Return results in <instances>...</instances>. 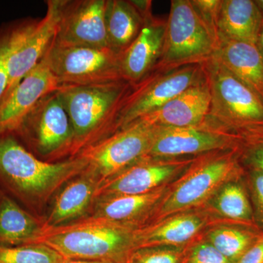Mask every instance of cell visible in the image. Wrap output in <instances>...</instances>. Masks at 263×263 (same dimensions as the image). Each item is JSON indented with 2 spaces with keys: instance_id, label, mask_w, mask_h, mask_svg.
I'll return each mask as SVG.
<instances>
[{
  "instance_id": "cell-1",
  "label": "cell",
  "mask_w": 263,
  "mask_h": 263,
  "mask_svg": "<svg viewBox=\"0 0 263 263\" xmlns=\"http://www.w3.org/2000/svg\"><path fill=\"white\" fill-rule=\"evenodd\" d=\"M85 167L79 157L47 162L33 155L14 136L0 138V190L31 209H39Z\"/></svg>"
},
{
  "instance_id": "cell-2",
  "label": "cell",
  "mask_w": 263,
  "mask_h": 263,
  "mask_svg": "<svg viewBox=\"0 0 263 263\" xmlns=\"http://www.w3.org/2000/svg\"><path fill=\"white\" fill-rule=\"evenodd\" d=\"M136 230L88 215L62 226H43L33 245L47 246L65 259L126 263L135 250Z\"/></svg>"
},
{
  "instance_id": "cell-3",
  "label": "cell",
  "mask_w": 263,
  "mask_h": 263,
  "mask_svg": "<svg viewBox=\"0 0 263 263\" xmlns=\"http://www.w3.org/2000/svg\"><path fill=\"white\" fill-rule=\"evenodd\" d=\"M135 84L124 80L59 90L73 131L70 159L117 131L119 115Z\"/></svg>"
},
{
  "instance_id": "cell-4",
  "label": "cell",
  "mask_w": 263,
  "mask_h": 263,
  "mask_svg": "<svg viewBox=\"0 0 263 263\" xmlns=\"http://www.w3.org/2000/svg\"><path fill=\"white\" fill-rule=\"evenodd\" d=\"M238 148L197 156L190 167L167 186L148 224L176 213L203 207L224 183L243 177L245 168Z\"/></svg>"
},
{
  "instance_id": "cell-5",
  "label": "cell",
  "mask_w": 263,
  "mask_h": 263,
  "mask_svg": "<svg viewBox=\"0 0 263 263\" xmlns=\"http://www.w3.org/2000/svg\"><path fill=\"white\" fill-rule=\"evenodd\" d=\"M203 65L212 94L207 122L242 137L263 131L260 97L214 59Z\"/></svg>"
},
{
  "instance_id": "cell-6",
  "label": "cell",
  "mask_w": 263,
  "mask_h": 263,
  "mask_svg": "<svg viewBox=\"0 0 263 263\" xmlns=\"http://www.w3.org/2000/svg\"><path fill=\"white\" fill-rule=\"evenodd\" d=\"M219 44L191 0H172L162 54L153 71L204 63L212 58Z\"/></svg>"
},
{
  "instance_id": "cell-7",
  "label": "cell",
  "mask_w": 263,
  "mask_h": 263,
  "mask_svg": "<svg viewBox=\"0 0 263 263\" xmlns=\"http://www.w3.org/2000/svg\"><path fill=\"white\" fill-rule=\"evenodd\" d=\"M14 136L41 160L54 162L70 159L73 131L59 90L35 104Z\"/></svg>"
},
{
  "instance_id": "cell-8",
  "label": "cell",
  "mask_w": 263,
  "mask_h": 263,
  "mask_svg": "<svg viewBox=\"0 0 263 263\" xmlns=\"http://www.w3.org/2000/svg\"><path fill=\"white\" fill-rule=\"evenodd\" d=\"M158 127L134 122L119 129L76 157L84 161V171L99 183L148 156Z\"/></svg>"
},
{
  "instance_id": "cell-9",
  "label": "cell",
  "mask_w": 263,
  "mask_h": 263,
  "mask_svg": "<svg viewBox=\"0 0 263 263\" xmlns=\"http://www.w3.org/2000/svg\"><path fill=\"white\" fill-rule=\"evenodd\" d=\"M121 56L110 48L62 46L52 43L44 58L61 86H89L124 80Z\"/></svg>"
},
{
  "instance_id": "cell-10",
  "label": "cell",
  "mask_w": 263,
  "mask_h": 263,
  "mask_svg": "<svg viewBox=\"0 0 263 263\" xmlns=\"http://www.w3.org/2000/svg\"><path fill=\"white\" fill-rule=\"evenodd\" d=\"M62 3L63 0H48L47 11L42 19L27 21L8 30L9 81L4 98L46 55L56 35Z\"/></svg>"
},
{
  "instance_id": "cell-11",
  "label": "cell",
  "mask_w": 263,
  "mask_h": 263,
  "mask_svg": "<svg viewBox=\"0 0 263 263\" xmlns=\"http://www.w3.org/2000/svg\"><path fill=\"white\" fill-rule=\"evenodd\" d=\"M205 77L203 63L151 72L135 84L128 95L119 115L117 131L160 108Z\"/></svg>"
},
{
  "instance_id": "cell-12",
  "label": "cell",
  "mask_w": 263,
  "mask_h": 263,
  "mask_svg": "<svg viewBox=\"0 0 263 263\" xmlns=\"http://www.w3.org/2000/svg\"><path fill=\"white\" fill-rule=\"evenodd\" d=\"M195 157H143L99 183L95 200L121 195H142L168 186L190 167Z\"/></svg>"
},
{
  "instance_id": "cell-13",
  "label": "cell",
  "mask_w": 263,
  "mask_h": 263,
  "mask_svg": "<svg viewBox=\"0 0 263 263\" xmlns=\"http://www.w3.org/2000/svg\"><path fill=\"white\" fill-rule=\"evenodd\" d=\"M243 137L206 123L183 128H159L147 157H192L240 146Z\"/></svg>"
},
{
  "instance_id": "cell-14",
  "label": "cell",
  "mask_w": 263,
  "mask_h": 263,
  "mask_svg": "<svg viewBox=\"0 0 263 263\" xmlns=\"http://www.w3.org/2000/svg\"><path fill=\"white\" fill-rule=\"evenodd\" d=\"M205 207L176 213L138 228L135 249L143 247L187 248L203 238L211 227L223 222Z\"/></svg>"
},
{
  "instance_id": "cell-15",
  "label": "cell",
  "mask_w": 263,
  "mask_h": 263,
  "mask_svg": "<svg viewBox=\"0 0 263 263\" xmlns=\"http://www.w3.org/2000/svg\"><path fill=\"white\" fill-rule=\"evenodd\" d=\"M107 3L108 0H63L53 43L109 48L105 23Z\"/></svg>"
},
{
  "instance_id": "cell-16",
  "label": "cell",
  "mask_w": 263,
  "mask_h": 263,
  "mask_svg": "<svg viewBox=\"0 0 263 263\" xmlns=\"http://www.w3.org/2000/svg\"><path fill=\"white\" fill-rule=\"evenodd\" d=\"M61 88L43 57L0 103V138L14 136L35 104L45 95Z\"/></svg>"
},
{
  "instance_id": "cell-17",
  "label": "cell",
  "mask_w": 263,
  "mask_h": 263,
  "mask_svg": "<svg viewBox=\"0 0 263 263\" xmlns=\"http://www.w3.org/2000/svg\"><path fill=\"white\" fill-rule=\"evenodd\" d=\"M211 106L212 94L205 77V80L135 122L159 128L199 127L206 124Z\"/></svg>"
},
{
  "instance_id": "cell-18",
  "label": "cell",
  "mask_w": 263,
  "mask_h": 263,
  "mask_svg": "<svg viewBox=\"0 0 263 263\" xmlns=\"http://www.w3.org/2000/svg\"><path fill=\"white\" fill-rule=\"evenodd\" d=\"M165 29L166 21L153 15L146 19L138 37L121 56L124 81L138 84L153 71L162 54Z\"/></svg>"
},
{
  "instance_id": "cell-19",
  "label": "cell",
  "mask_w": 263,
  "mask_h": 263,
  "mask_svg": "<svg viewBox=\"0 0 263 263\" xmlns=\"http://www.w3.org/2000/svg\"><path fill=\"white\" fill-rule=\"evenodd\" d=\"M168 186L142 195L98 199L95 200L89 215L104 218L138 229L149 223Z\"/></svg>"
},
{
  "instance_id": "cell-20",
  "label": "cell",
  "mask_w": 263,
  "mask_h": 263,
  "mask_svg": "<svg viewBox=\"0 0 263 263\" xmlns=\"http://www.w3.org/2000/svg\"><path fill=\"white\" fill-rule=\"evenodd\" d=\"M98 180L84 172L57 193L43 227L62 226L89 215L95 202Z\"/></svg>"
},
{
  "instance_id": "cell-21",
  "label": "cell",
  "mask_w": 263,
  "mask_h": 263,
  "mask_svg": "<svg viewBox=\"0 0 263 263\" xmlns=\"http://www.w3.org/2000/svg\"><path fill=\"white\" fill-rule=\"evenodd\" d=\"M212 58L243 81L263 100V58L255 45L220 41Z\"/></svg>"
},
{
  "instance_id": "cell-22",
  "label": "cell",
  "mask_w": 263,
  "mask_h": 263,
  "mask_svg": "<svg viewBox=\"0 0 263 263\" xmlns=\"http://www.w3.org/2000/svg\"><path fill=\"white\" fill-rule=\"evenodd\" d=\"M262 19L254 0H222L217 24L219 41L255 45Z\"/></svg>"
},
{
  "instance_id": "cell-23",
  "label": "cell",
  "mask_w": 263,
  "mask_h": 263,
  "mask_svg": "<svg viewBox=\"0 0 263 263\" xmlns=\"http://www.w3.org/2000/svg\"><path fill=\"white\" fill-rule=\"evenodd\" d=\"M43 226V219L33 215L0 190V245H32Z\"/></svg>"
},
{
  "instance_id": "cell-24",
  "label": "cell",
  "mask_w": 263,
  "mask_h": 263,
  "mask_svg": "<svg viewBox=\"0 0 263 263\" xmlns=\"http://www.w3.org/2000/svg\"><path fill=\"white\" fill-rule=\"evenodd\" d=\"M151 15L142 13L133 0H108L105 23L109 48L122 54L134 42Z\"/></svg>"
},
{
  "instance_id": "cell-25",
  "label": "cell",
  "mask_w": 263,
  "mask_h": 263,
  "mask_svg": "<svg viewBox=\"0 0 263 263\" xmlns=\"http://www.w3.org/2000/svg\"><path fill=\"white\" fill-rule=\"evenodd\" d=\"M203 207L221 220L254 224L245 176L224 183Z\"/></svg>"
},
{
  "instance_id": "cell-26",
  "label": "cell",
  "mask_w": 263,
  "mask_h": 263,
  "mask_svg": "<svg viewBox=\"0 0 263 263\" xmlns=\"http://www.w3.org/2000/svg\"><path fill=\"white\" fill-rule=\"evenodd\" d=\"M262 233L254 224L223 221L211 227L202 239L215 247L230 262L235 263Z\"/></svg>"
},
{
  "instance_id": "cell-27",
  "label": "cell",
  "mask_w": 263,
  "mask_h": 263,
  "mask_svg": "<svg viewBox=\"0 0 263 263\" xmlns=\"http://www.w3.org/2000/svg\"><path fill=\"white\" fill-rule=\"evenodd\" d=\"M64 259L56 251L43 245H0V263H60Z\"/></svg>"
},
{
  "instance_id": "cell-28",
  "label": "cell",
  "mask_w": 263,
  "mask_h": 263,
  "mask_svg": "<svg viewBox=\"0 0 263 263\" xmlns=\"http://www.w3.org/2000/svg\"><path fill=\"white\" fill-rule=\"evenodd\" d=\"M187 248L152 247L136 249L129 254L126 263H183Z\"/></svg>"
},
{
  "instance_id": "cell-29",
  "label": "cell",
  "mask_w": 263,
  "mask_h": 263,
  "mask_svg": "<svg viewBox=\"0 0 263 263\" xmlns=\"http://www.w3.org/2000/svg\"><path fill=\"white\" fill-rule=\"evenodd\" d=\"M240 161L245 168L263 172V131L243 137L239 148Z\"/></svg>"
},
{
  "instance_id": "cell-30",
  "label": "cell",
  "mask_w": 263,
  "mask_h": 263,
  "mask_svg": "<svg viewBox=\"0 0 263 263\" xmlns=\"http://www.w3.org/2000/svg\"><path fill=\"white\" fill-rule=\"evenodd\" d=\"M245 181L252 203L254 224L263 230V172L245 168Z\"/></svg>"
},
{
  "instance_id": "cell-31",
  "label": "cell",
  "mask_w": 263,
  "mask_h": 263,
  "mask_svg": "<svg viewBox=\"0 0 263 263\" xmlns=\"http://www.w3.org/2000/svg\"><path fill=\"white\" fill-rule=\"evenodd\" d=\"M183 263H232L206 240L202 239L186 249Z\"/></svg>"
},
{
  "instance_id": "cell-32",
  "label": "cell",
  "mask_w": 263,
  "mask_h": 263,
  "mask_svg": "<svg viewBox=\"0 0 263 263\" xmlns=\"http://www.w3.org/2000/svg\"><path fill=\"white\" fill-rule=\"evenodd\" d=\"M191 2L197 13L219 42L217 24L222 0H191Z\"/></svg>"
},
{
  "instance_id": "cell-33",
  "label": "cell",
  "mask_w": 263,
  "mask_h": 263,
  "mask_svg": "<svg viewBox=\"0 0 263 263\" xmlns=\"http://www.w3.org/2000/svg\"><path fill=\"white\" fill-rule=\"evenodd\" d=\"M8 31L0 32V102L4 98L8 86L9 76L7 67Z\"/></svg>"
},
{
  "instance_id": "cell-34",
  "label": "cell",
  "mask_w": 263,
  "mask_h": 263,
  "mask_svg": "<svg viewBox=\"0 0 263 263\" xmlns=\"http://www.w3.org/2000/svg\"><path fill=\"white\" fill-rule=\"evenodd\" d=\"M235 263H263V233L259 239Z\"/></svg>"
},
{
  "instance_id": "cell-35",
  "label": "cell",
  "mask_w": 263,
  "mask_h": 263,
  "mask_svg": "<svg viewBox=\"0 0 263 263\" xmlns=\"http://www.w3.org/2000/svg\"><path fill=\"white\" fill-rule=\"evenodd\" d=\"M255 46L263 58V19L262 24H261L260 29H259L258 35H257Z\"/></svg>"
},
{
  "instance_id": "cell-36",
  "label": "cell",
  "mask_w": 263,
  "mask_h": 263,
  "mask_svg": "<svg viewBox=\"0 0 263 263\" xmlns=\"http://www.w3.org/2000/svg\"><path fill=\"white\" fill-rule=\"evenodd\" d=\"M60 263H114L105 261L86 260V259H64Z\"/></svg>"
},
{
  "instance_id": "cell-37",
  "label": "cell",
  "mask_w": 263,
  "mask_h": 263,
  "mask_svg": "<svg viewBox=\"0 0 263 263\" xmlns=\"http://www.w3.org/2000/svg\"><path fill=\"white\" fill-rule=\"evenodd\" d=\"M254 3L257 5L259 13H261L263 18V0H254Z\"/></svg>"
}]
</instances>
